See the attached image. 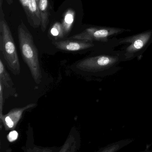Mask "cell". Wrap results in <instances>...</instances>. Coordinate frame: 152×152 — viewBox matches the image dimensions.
Instances as JSON below:
<instances>
[{"instance_id": "9a60e30c", "label": "cell", "mask_w": 152, "mask_h": 152, "mask_svg": "<svg viewBox=\"0 0 152 152\" xmlns=\"http://www.w3.org/2000/svg\"><path fill=\"white\" fill-rule=\"evenodd\" d=\"M3 86V85L0 81V118L3 115V107L4 105Z\"/></svg>"}, {"instance_id": "7a4b0ae2", "label": "cell", "mask_w": 152, "mask_h": 152, "mask_svg": "<svg viewBox=\"0 0 152 152\" xmlns=\"http://www.w3.org/2000/svg\"><path fill=\"white\" fill-rule=\"evenodd\" d=\"M3 0H0V50L8 66L13 74L20 73V64L15 42L2 9Z\"/></svg>"}, {"instance_id": "6da1fadb", "label": "cell", "mask_w": 152, "mask_h": 152, "mask_svg": "<svg viewBox=\"0 0 152 152\" xmlns=\"http://www.w3.org/2000/svg\"><path fill=\"white\" fill-rule=\"evenodd\" d=\"M18 37L21 56L29 68L33 79L38 84L42 77L38 50L33 36L22 21L18 27Z\"/></svg>"}, {"instance_id": "30bf717a", "label": "cell", "mask_w": 152, "mask_h": 152, "mask_svg": "<svg viewBox=\"0 0 152 152\" xmlns=\"http://www.w3.org/2000/svg\"><path fill=\"white\" fill-rule=\"evenodd\" d=\"M24 152H55L57 149L54 147H44L37 146L34 144V137L32 131L27 132L26 145L22 148Z\"/></svg>"}, {"instance_id": "9c48e42d", "label": "cell", "mask_w": 152, "mask_h": 152, "mask_svg": "<svg viewBox=\"0 0 152 152\" xmlns=\"http://www.w3.org/2000/svg\"><path fill=\"white\" fill-rule=\"evenodd\" d=\"M80 145L79 134L75 131H71L58 152H77Z\"/></svg>"}, {"instance_id": "5b68a950", "label": "cell", "mask_w": 152, "mask_h": 152, "mask_svg": "<svg viewBox=\"0 0 152 152\" xmlns=\"http://www.w3.org/2000/svg\"><path fill=\"white\" fill-rule=\"evenodd\" d=\"M118 61L116 56L102 55L86 58L80 61L77 67L83 71L96 72L102 71L114 66Z\"/></svg>"}, {"instance_id": "277c9868", "label": "cell", "mask_w": 152, "mask_h": 152, "mask_svg": "<svg viewBox=\"0 0 152 152\" xmlns=\"http://www.w3.org/2000/svg\"><path fill=\"white\" fill-rule=\"evenodd\" d=\"M131 31L129 29L107 26L90 27L79 34L70 37V39L87 42H107L112 37L120 34L125 32Z\"/></svg>"}, {"instance_id": "7c38bea8", "label": "cell", "mask_w": 152, "mask_h": 152, "mask_svg": "<svg viewBox=\"0 0 152 152\" xmlns=\"http://www.w3.org/2000/svg\"><path fill=\"white\" fill-rule=\"evenodd\" d=\"M75 11L71 9H69L65 12L62 23L65 35L68 34L71 30L75 20Z\"/></svg>"}, {"instance_id": "ba28073f", "label": "cell", "mask_w": 152, "mask_h": 152, "mask_svg": "<svg viewBox=\"0 0 152 152\" xmlns=\"http://www.w3.org/2000/svg\"><path fill=\"white\" fill-rule=\"evenodd\" d=\"M54 45L57 49L66 51H78L92 48L94 46L93 42H84L75 39H68L56 41Z\"/></svg>"}, {"instance_id": "8fae6325", "label": "cell", "mask_w": 152, "mask_h": 152, "mask_svg": "<svg viewBox=\"0 0 152 152\" xmlns=\"http://www.w3.org/2000/svg\"><path fill=\"white\" fill-rule=\"evenodd\" d=\"M50 4L49 0H40L38 3V9L41 18V29L44 32L49 23Z\"/></svg>"}, {"instance_id": "52a82bcc", "label": "cell", "mask_w": 152, "mask_h": 152, "mask_svg": "<svg viewBox=\"0 0 152 152\" xmlns=\"http://www.w3.org/2000/svg\"><path fill=\"white\" fill-rule=\"evenodd\" d=\"M31 26L37 28L41 26V18L38 3L36 0H19Z\"/></svg>"}, {"instance_id": "2e32d148", "label": "cell", "mask_w": 152, "mask_h": 152, "mask_svg": "<svg viewBox=\"0 0 152 152\" xmlns=\"http://www.w3.org/2000/svg\"><path fill=\"white\" fill-rule=\"evenodd\" d=\"M119 149V145H112L108 146L100 152H115Z\"/></svg>"}, {"instance_id": "3957f363", "label": "cell", "mask_w": 152, "mask_h": 152, "mask_svg": "<svg viewBox=\"0 0 152 152\" xmlns=\"http://www.w3.org/2000/svg\"><path fill=\"white\" fill-rule=\"evenodd\" d=\"M118 44H126L124 56L131 59L141 55L152 42V29L124 38L117 39Z\"/></svg>"}, {"instance_id": "ac0fdd59", "label": "cell", "mask_w": 152, "mask_h": 152, "mask_svg": "<svg viewBox=\"0 0 152 152\" xmlns=\"http://www.w3.org/2000/svg\"><path fill=\"white\" fill-rule=\"evenodd\" d=\"M36 1H37V3H39V1H40V0H36Z\"/></svg>"}, {"instance_id": "e0dca14e", "label": "cell", "mask_w": 152, "mask_h": 152, "mask_svg": "<svg viewBox=\"0 0 152 152\" xmlns=\"http://www.w3.org/2000/svg\"><path fill=\"white\" fill-rule=\"evenodd\" d=\"M6 1L7 2V4H9V5H10L13 2V0H6Z\"/></svg>"}, {"instance_id": "4fadbf2b", "label": "cell", "mask_w": 152, "mask_h": 152, "mask_svg": "<svg viewBox=\"0 0 152 152\" xmlns=\"http://www.w3.org/2000/svg\"><path fill=\"white\" fill-rule=\"evenodd\" d=\"M0 81L6 87H10L13 85L11 78L6 71L1 59L0 60Z\"/></svg>"}, {"instance_id": "5bb4252c", "label": "cell", "mask_w": 152, "mask_h": 152, "mask_svg": "<svg viewBox=\"0 0 152 152\" xmlns=\"http://www.w3.org/2000/svg\"><path fill=\"white\" fill-rule=\"evenodd\" d=\"M51 34L56 38H62L64 37V33L62 25L59 22L54 23L50 30Z\"/></svg>"}, {"instance_id": "8992f818", "label": "cell", "mask_w": 152, "mask_h": 152, "mask_svg": "<svg viewBox=\"0 0 152 152\" xmlns=\"http://www.w3.org/2000/svg\"><path fill=\"white\" fill-rule=\"evenodd\" d=\"M36 105V104H29L24 107L12 109L7 114L3 115L0 119L5 130L14 129L21 118L23 113L29 109L34 108Z\"/></svg>"}]
</instances>
